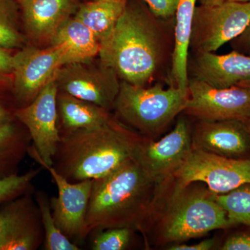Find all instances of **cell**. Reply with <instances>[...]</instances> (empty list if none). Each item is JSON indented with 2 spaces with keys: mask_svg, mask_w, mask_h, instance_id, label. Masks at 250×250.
Masks as SVG:
<instances>
[{
  "mask_svg": "<svg viewBox=\"0 0 250 250\" xmlns=\"http://www.w3.org/2000/svg\"><path fill=\"white\" fill-rule=\"evenodd\" d=\"M79 1H80V2H83V1H89V0H79Z\"/></svg>",
  "mask_w": 250,
  "mask_h": 250,
  "instance_id": "38",
  "label": "cell"
},
{
  "mask_svg": "<svg viewBox=\"0 0 250 250\" xmlns=\"http://www.w3.org/2000/svg\"><path fill=\"white\" fill-rule=\"evenodd\" d=\"M148 9L159 19L167 20L175 14L179 0H143Z\"/></svg>",
  "mask_w": 250,
  "mask_h": 250,
  "instance_id": "28",
  "label": "cell"
},
{
  "mask_svg": "<svg viewBox=\"0 0 250 250\" xmlns=\"http://www.w3.org/2000/svg\"><path fill=\"white\" fill-rule=\"evenodd\" d=\"M188 91L161 83L152 86H138L121 81L115 102L117 118L146 137L154 139L183 113Z\"/></svg>",
  "mask_w": 250,
  "mask_h": 250,
  "instance_id": "5",
  "label": "cell"
},
{
  "mask_svg": "<svg viewBox=\"0 0 250 250\" xmlns=\"http://www.w3.org/2000/svg\"><path fill=\"white\" fill-rule=\"evenodd\" d=\"M36 203L40 209L43 226V249L45 250H80V246L67 238L59 229L52 215L50 200L45 191L34 192Z\"/></svg>",
  "mask_w": 250,
  "mask_h": 250,
  "instance_id": "23",
  "label": "cell"
},
{
  "mask_svg": "<svg viewBox=\"0 0 250 250\" xmlns=\"http://www.w3.org/2000/svg\"><path fill=\"white\" fill-rule=\"evenodd\" d=\"M215 241L213 238L204 240L195 244L187 245L182 243H175L167 250H211L215 246Z\"/></svg>",
  "mask_w": 250,
  "mask_h": 250,
  "instance_id": "32",
  "label": "cell"
},
{
  "mask_svg": "<svg viewBox=\"0 0 250 250\" xmlns=\"http://www.w3.org/2000/svg\"><path fill=\"white\" fill-rule=\"evenodd\" d=\"M168 179L152 178L134 159L94 179L85 218V238L95 231L111 228L147 233Z\"/></svg>",
  "mask_w": 250,
  "mask_h": 250,
  "instance_id": "1",
  "label": "cell"
},
{
  "mask_svg": "<svg viewBox=\"0 0 250 250\" xmlns=\"http://www.w3.org/2000/svg\"><path fill=\"white\" fill-rule=\"evenodd\" d=\"M230 42L233 50L248 54L250 51V23L241 35Z\"/></svg>",
  "mask_w": 250,
  "mask_h": 250,
  "instance_id": "31",
  "label": "cell"
},
{
  "mask_svg": "<svg viewBox=\"0 0 250 250\" xmlns=\"http://www.w3.org/2000/svg\"><path fill=\"white\" fill-rule=\"evenodd\" d=\"M192 150L191 126L181 118L159 141L143 136L134 159L152 178L164 181L172 177Z\"/></svg>",
  "mask_w": 250,
  "mask_h": 250,
  "instance_id": "12",
  "label": "cell"
},
{
  "mask_svg": "<svg viewBox=\"0 0 250 250\" xmlns=\"http://www.w3.org/2000/svg\"><path fill=\"white\" fill-rule=\"evenodd\" d=\"M34 192L0 205V250H36L43 245V226Z\"/></svg>",
  "mask_w": 250,
  "mask_h": 250,
  "instance_id": "11",
  "label": "cell"
},
{
  "mask_svg": "<svg viewBox=\"0 0 250 250\" xmlns=\"http://www.w3.org/2000/svg\"><path fill=\"white\" fill-rule=\"evenodd\" d=\"M63 65L62 51L52 45L42 49L27 46L15 54L12 93L17 108L31 103Z\"/></svg>",
  "mask_w": 250,
  "mask_h": 250,
  "instance_id": "13",
  "label": "cell"
},
{
  "mask_svg": "<svg viewBox=\"0 0 250 250\" xmlns=\"http://www.w3.org/2000/svg\"><path fill=\"white\" fill-rule=\"evenodd\" d=\"M134 230L129 228H111L90 233L93 250H124L129 248Z\"/></svg>",
  "mask_w": 250,
  "mask_h": 250,
  "instance_id": "27",
  "label": "cell"
},
{
  "mask_svg": "<svg viewBox=\"0 0 250 250\" xmlns=\"http://www.w3.org/2000/svg\"><path fill=\"white\" fill-rule=\"evenodd\" d=\"M192 149L231 159L248 158L250 136L244 122L198 121L192 129Z\"/></svg>",
  "mask_w": 250,
  "mask_h": 250,
  "instance_id": "15",
  "label": "cell"
},
{
  "mask_svg": "<svg viewBox=\"0 0 250 250\" xmlns=\"http://www.w3.org/2000/svg\"><path fill=\"white\" fill-rule=\"evenodd\" d=\"M250 23V1H225L196 6L190 47L198 52H215L241 35Z\"/></svg>",
  "mask_w": 250,
  "mask_h": 250,
  "instance_id": "6",
  "label": "cell"
},
{
  "mask_svg": "<svg viewBox=\"0 0 250 250\" xmlns=\"http://www.w3.org/2000/svg\"><path fill=\"white\" fill-rule=\"evenodd\" d=\"M40 172L41 168L31 169L22 174L0 179V205L24 194L34 192L33 182Z\"/></svg>",
  "mask_w": 250,
  "mask_h": 250,
  "instance_id": "26",
  "label": "cell"
},
{
  "mask_svg": "<svg viewBox=\"0 0 250 250\" xmlns=\"http://www.w3.org/2000/svg\"><path fill=\"white\" fill-rule=\"evenodd\" d=\"M221 250H250V233H238L229 237Z\"/></svg>",
  "mask_w": 250,
  "mask_h": 250,
  "instance_id": "29",
  "label": "cell"
},
{
  "mask_svg": "<svg viewBox=\"0 0 250 250\" xmlns=\"http://www.w3.org/2000/svg\"><path fill=\"white\" fill-rule=\"evenodd\" d=\"M42 168L48 171L58 189L57 197L51 199L52 215L59 229L74 243L82 244L85 237L87 210L93 180L72 183L54 168L36 160Z\"/></svg>",
  "mask_w": 250,
  "mask_h": 250,
  "instance_id": "14",
  "label": "cell"
},
{
  "mask_svg": "<svg viewBox=\"0 0 250 250\" xmlns=\"http://www.w3.org/2000/svg\"><path fill=\"white\" fill-rule=\"evenodd\" d=\"M49 45L61 49L64 65L93 60L100 49V42L92 31L74 16L59 27Z\"/></svg>",
  "mask_w": 250,
  "mask_h": 250,
  "instance_id": "19",
  "label": "cell"
},
{
  "mask_svg": "<svg viewBox=\"0 0 250 250\" xmlns=\"http://www.w3.org/2000/svg\"><path fill=\"white\" fill-rule=\"evenodd\" d=\"M172 177L181 187L200 182L215 195L228 193L250 184V157L231 159L192 149Z\"/></svg>",
  "mask_w": 250,
  "mask_h": 250,
  "instance_id": "7",
  "label": "cell"
},
{
  "mask_svg": "<svg viewBox=\"0 0 250 250\" xmlns=\"http://www.w3.org/2000/svg\"><path fill=\"white\" fill-rule=\"evenodd\" d=\"M248 55H250V52H248Z\"/></svg>",
  "mask_w": 250,
  "mask_h": 250,
  "instance_id": "39",
  "label": "cell"
},
{
  "mask_svg": "<svg viewBox=\"0 0 250 250\" xmlns=\"http://www.w3.org/2000/svg\"><path fill=\"white\" fill-rule=\"evenodd\" d=\"M156 19L148 7L128 0L116 26L100 42V60L121 81L148 86L160 70L166 42Z\"/></svg>",
  "mask_w": 250,
  "mask_h": 250,
  "instance_id": "3",
  "label": "cell"
},
{
  "mask_svg": "<svg viewBox=\"0 0 250 250\" xmlns=\"http://www.w3.org/2000/svg\"><path fill=\"white\" fill-rule=\"evenodd\" d=\"M128 0H89L79 4L74 16L87 26L99 42L109 34L119 21Z\"/></svg>",
  "mask_w": 250,
  "mask_h": 250,
  "instance_id": "22",
  "label": "cell"
},
{
  "mask_svg": "<svg viewBox=\"0 0 250 250\" xmlns=\"http://www.w3.org/2000/svg\"><path fill=\"white\" fill-rule=\"evenodd\" d=\"M183 113L198 121H244L250 116V91L243 87L217 88L189 79Z\"/></svg>",
  "mask_w": 250,
  "mask_h": 250,
  "instance_id": "10",
  "label": "cell"
},
{
  "mask_svg": "<svg viewBox=\"0 0 250 250\" xmlns=\"http://www.w3.org/2000/svg\"><path fill=\"white\" fill-rule=\"evenodd\" d=\"M225 1H226V0H225ZM227 1H243V2H246V1H250V0H227Z\"/></svg>",
  "mask_w": 250,
  "mask_h": 250,
  "instance_id": "37",
  "label": "cell"
},
{
  "mask_svg": "<svg viewBox=\"0 0 250 250\" xmlns=\"http://www.w3.org/2000/svg\"><path fill=\"white\" fill-rule=\"evenodd\" d=\"M215 199L233 225L241 224L250 228V184H243L228 193L215 195Z\"/></svg>",
  "mask_w": 250,
  "mask_h": 250,
  "instance_id": "25",
  "label": "cell"
},
{
  "mask_svg": "<svg viewBox=\"0 0 250 250\" xmlns=\"http://www.w3.org/2000/svg\"><path fill=\"white\" fill-rule=\"evenodd\" d=\"M20 16L17 0H0V47L9 49L24 47L26 40L20 30Z\"/></svg>",
  "mask_w": 250,
  "mask_h": 250,
  "instance_id": "24",
  "label": "cell"
},
{
  "mask_svg": "<svg viewBox=\"0 0 250 250\" xmlns=\"http://www.w3.org/2000/svg\"><path fill=\"white\" fill-rule=\"evenodd\" d=\"M15 66V54L10 49L0 47V79L13 75Z\"/></svg>",
  "mask_w": 250,
  "mask_h": 250,
  "instance_id": "30",
  "label": "cell"
},
{
  "mask_svg": "<svg viewBox=\"0 0 250 250\" xmlns=\"http://www.w3.org/2000/svg\"><path fill=\"white\" fill-rule=\"evenodd\" d=\"M225 0H201V5L207 6H215L222 4Z\"/></svg>",
  "mask_w": 250,
  "mask_h": 250,
  "instance_id": "34",
  "label": "cell"
},
{
  "mask_svg": "<svg viewBox=\"0 0 250 250\" xmlns=\"http://www.w3.org/2000/svg\"><path fill=\"white\" fill-rule=\"evenodd\" d=\"M15 110L10 108L0 98V125L15 119Z\"/></svg>",
  "mask_w": 250,
  "mask_h": 250,
  "instance_id": "33",
  "label": "cell"
},
{
  "mask_svg": "<svg viewBox=\"0 0 250 250\" xmlns=\"http://www.w3.org/2000/svg\"><path fill=\"white\" fill-rule=\"evenodd\" d=\"M197 0H179L176 9L174 42L170 69L171 85L188 91V52Z\"/></svg>",
  "mask_w": 250,
  "mask_h": 250,
  "instance_id": "18",
  "label": "cell"
},
{
  "mask_svg": "<svg viewBox=\"0 0 250 250\" xmlns=\"http://www.w3.org/2000/svg\"><path fill=\"white\" fill-rule=\"evenodd\" d=\"M59 131L52 166L72 183L114 172L134 159L143 138L116 116L98 127Z\"/></svg>",
  "mask_w": 250,
  "mask_h": 250,
  "instance_id": "2",
  "label": "cell"
},
{
  "mask_svg": "<svg viewBox=\"0 0 250 250\" xmlns=\"http://www.w3.org/2000/svg\"><path fill=\"white\" fill-rule=\"evenodd\" d=\"M31 144L29 131L16 118L0 125V179L19 174Z\"/></svg>",
  "mask_w": 250,
  "mask_h": 250,
  "instance_id": "21",
  "label": "cell"
},
{
  "mask_svg": "<svg viewBox=\"0 0 250 250\" xmlns=\"http://www.w3.org/2000/svg\"><path fill=\"white\" fill-rule=\"evenodd\" d=\"M26 33L37 42H50L76 12L79 0H17Z\"/></svg>",
  "mask_w": 250,
  "mask_h": 250,
  "instance_id": "16",
  "label": "cell"
},
{
  "mask_svg": "<svg viewBox=\"0 0 250 250\" xmlns=\"http://www.w3.org/2000/svg\"><path fill=\"white\" fill-rule=\"evenodd\" d=\"M57 101L59 130L98 127L113 117L111 111L63 92L58 91Z\"/></svg>",
  "mask_w": 250,
  "mask_h": 250,
  "instance_id": "20",
  "label": "cell"
},
{
  "mask_svg": "<svg viewBox=\"0 0 250 250\" xmlns=\"http://www.w3.org/2000/svg\"><path fill=\"white\" fill-rule=\"evenodd\" d=\"M215 194L197 182L181 187L169 179L161 192L149 232L159 244L180 243L232 226Z\"/></svg>",
  "mask_w": 250,
  "mask_h": 250,
  "instance_id": "4",
  "label": "cell"
},
{
  "mask_svg": "<svg viewBox=\"0 0 250 250\" xmlns=\"http://www.w3.org/2000/svg\"><path fill=\"white\" fill-rule=\"evenodd\" d=\"M244 122L245 125H246L247 130H248V133L250 136V116Z\"/></svg>",
  "mask_w": 250,
  "mask_h": 250,
  "instance_id": "36",
  "label": "cell"
},
{
  "mask_svg": "<svg viewBox=\"0 0 250 250\" xmlns=\"http://www.w3.org/2000/svg\"><path fill=\"white\" fill-rule=\"evenodd\" d=\"M238 86L243 87V88H246L250 91V80L245 81V82H241V83L238 85Z\"/></svg>",
  "mask_w": 250,
  "mask_h": 250,
  "instance_id": "35",
  "label": "cell"
},
{
  "mask_svg": "<svg viewBox=\"0 0 250 250\" xmlns=\"http://www.w3.org/2000/svg\"><path fill=\"white\" fill-rule=\"evenodd\" d=\"M191 71L194 80L214 88H231L250 80V56L235 50L226 54L198 52Z\"/></svg>",
  "mask_w": 250,
  "mask_h": 250,
  "instance_id": "17",
  "label": "cell"
},
{
  "mask_svg": "<svg viewBox=\"0 0 250 250\" xmlns=\"http://www.w3.org/2000/svg\"><path fill=\"white\" fill-rule=\"evenodd\" d=\"M59 91L95 104L108 111L114 108L121 80L99 59L65 64L54 76Z\"/></svg>",
  "mask_w": 250,
  "mask_h": 250,
  "instance_id": "9",
  "label": "cell"
},
{
  "mask_svg": "<svg viewBox=\"0 0 250 250\" xmlns=\"http://www.w3.org/2000/svg\"><path fill=\"white\" fill-rule=\"evenodd\" d=\"M58 91L54 77L31 103L16 108L14 112L15 118L30 134L32 144L28 155L49 166H52L61 138L57 101Z\"/></svg>",
  "mask_w": 250,
  "mask_h": 250,
  "instance_id": "8",
  "label": "cell"
}]
</instances>
